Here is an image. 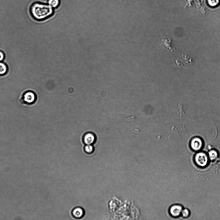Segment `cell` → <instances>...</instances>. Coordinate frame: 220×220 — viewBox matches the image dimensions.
<instances>
[{"instance_id": "15", "label": "cell", "mask_w": 220, "mask_h": 220, "mask_svg": "<svg viewBox=\"0 0 220 220\" xmlns=\"http://www.w3.org/2000/svg\"><path fill=\"white\" fill-rule=\"evenodd\" d=\"M182 213L183 216L184 217H187L189 214V210L187 209H185L182 211Z\"/></svg>"}, {"instance_id": "1", "label": "cell", "mask_w": 220, "mask_h": 220, "mask_svg": "<svg viewBox=\"0 0 220 220\" xmlns=\"http://www.w3.org/2000/svg\"><path fill=\"white\" fill-rule=\"evenodd\" d=\"M53 8L49 4L34 2L30 8V14L37 21H42L51 17L53 13Z\"/></svg>"}, {"instance_id": "10", "label": "cell", "mask_w": 220, "mask_h": 220, "mask_svg": "<svg viewBox=\"0 0 220 220\" xmlns=\"http://www.w3.org/2000/svg\"><path fill=\"white\" fill-rule=\"evenodd\" d=\"M48 4L53 8L58 7L60 4V0H48Z\"/></svg>"}, {"instance_id": "5", "label": "cell", "mask_w": 220, "mask_h": 220, "mask_svg": "<svg viewBox=\"0 0 220 220\" xmlns=\"http://www.w3.org/2000/svg\"><path fill=\"white\" fill-rule=\"evenodd\" d=\"M182 211V207L178 205L172 206L170 210V212L171 216L176 217L179 216Z\"/></svg>"}, {"instance_id": "9", "label": "cell", "mask_w": 220, "mask_h": 220, "mask_svg": "<svg viewBox=\"0 0 220 220\" xmlns=\"http://www.w3.org/2000/svg\"><path fill=\"white\" fill-rule=\"evenodd\" d=\"M164 39L168 44H161V45L162 47H163L166 50L172 51L173 50L172 49V47H170V44H171V40L168 38H165Z\"/></svg>"}, {"instance_id": "11", "label": "cell", "mask_w": 220, "mask_h": 220, "mask_svg": "<svg viewBox=\"0 0 220 220\" xmlns=\"http://www.w3.org/2000/svg\"><path fill=\"white\" fill-rule=\"evenodd\" d=\"M209 156L210 160H214L218 157V152L214 150H212L209 152Z\"/></svg>"}, {"instance_id": "8", "label": "cell", "mask_w": 220, "mask_h": 220, "mask_svg": "<svg viewBox=\"0 0 220 220\" xmlns=\"http://www.w3.org/2000/svg\"><path fill=\"white\" fill-rule=\"evenodd\" d=\"M8 71L7 65L4 62H0V76H3L7 74Z\"/></svg>"}, {"instance_id": "7", "label": "cell", "mask_w": 220, "mask_h": 220, "mask_svg": "<svg viewBox=\"0 0 220 220\" xmlns=\"http://www.w3.org/2000/svg\"><path fill=\"white\" fill-rule=\"evenodd\" d=\"M72 215L76 219H80L83 217L84 215V211L80 207H77L73 210Z\"/></svg>"}, {"instance_id": "4", "label": "cell", "mask_w": 220, "mask_h": 220, "mask_svg": "<svg viewBox=\"0 0 220 220\" xmlns=\"http://www.w3.org/2000/svg\"><path fill=\"white\" fill-rule=\"evenodd\" d=\"M203 143L201 139L197 137L191 140L190 146L191 148L195 151H198L202 148Z\"/></svg>"}, {"instance_id": "13", "label": "cell", "mask_w": 220, "mask_h": 220, "mask_svg": "<svg viewBox=\"0 0 220 220\" xmlns=\"http://www.w3.org/2000/svg\"><path fill=\"white\" fill-rule=\"evenodd\" d=\"M118 117L120 119H122L123 120H125L127 121H132L135 118V117L134 116L127 117L119 114Z\"/></svg>"}, {"instance_id": "3", "label": "cell", "mask_w": 220, "mask_h": 220, "mask_svg": "<svg viewBox=\"0 0 220 220\" xmlns=\"http://www.w3.org/2000/svg\"><path fill=\"white\" fill-rule=\"evenodd\" d=\"M196 164L199 166L204 167L206 166L208 163V156L205 153L200 152L197 153L195 156Z\"/></svg>"}, {"instance_id": "2", "label": "cell", "mask_w": 220, "mask_h": 220, "mask_svg": "<svg viewBox=\"0 0 220 220\" xmlns=\"http://www.w3.org/2000/svg\"><path fill=\"white\" fill-rule=\"evenodd\" d=\"M37 99L36 95L34 92L28 91L24 92L22 95L21 101L25 104H32L34 103Z\"/></svg>"}, {"instance_id": "16", "label": "cell", "mask_w": 220, "mask_h": 220, "mask_svg": "<svg viewBox=\"0 0 220 220\" xmlns=\"http://www.w3.org/2000/svg\"><path fill=\"white\" fill-rule=\"evenodd\" d=\"M5 54L2 51L0 50V62H2L5 59Z\"/></svg>"}, {"instance_id": "6", "label": "cell", "mask_w": 220, "mask_h": 220, "mask_svg": "<svg viewBox=\"0 0 220 220\" xmlns=\"http://www.w3.org/2000/svg\"><path fill=\"white\" fill-rule=\"evenodd\" d=\"M95 136L93 133H88L84 137V142L87 145H91L95 142Z\"/></svg>"}, {"instance_id": "12", "label": "cell", "mask_w": 220, "mask_h": 220, "mask_svg": "<svg viewBox=\"0 0 220 220\" xmlns=\"http://www.w3.org/2000/svg\"><path fill=\"white\" fill-rule=\"evenodd\" d=\"M85 150L86 152L88 154H91L93 152L94 149L93 146L91 145H87L85 147Z\"/></svg>"}, {"instance_id": "14", "label": "cell", "mask_w": 220, "mask_h": 220, "mask_svg": "<svg viewBox=\"0 0 220 220\" xmlns=\"http://www.w3.org/2000/svg\"><path fill=\"white\" fill-rule=\"evenodd\" d=\"M208 4L212 7H215L218 5L219 2V0H208Z\"/></svg>"}]
</instances>
